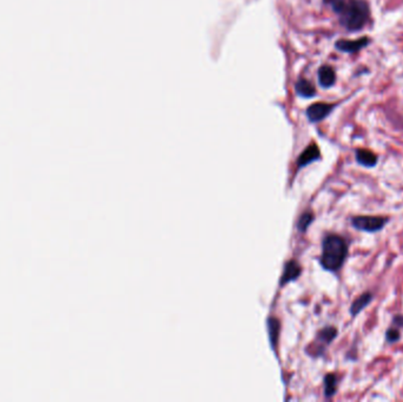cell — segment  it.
<instances>
[{
	"label": "cell",
	"mask_w": 403,
	"mask_h": 402,
	"mask_svg": "<svg viewBox=\"0 0 403 402\" xmlns=\"http://www.w3.org/2000/svg\"><path fill=\"white\" fill-rule=\"evenodd\" d=\"M338 390V376L335 374H328L324 378V394L326 398L335 395Z\"/></svg>",
	"instance_id": "obj_12"
},
{
	"label": "cell",
	"mask_w": 403,
	"mask_h": 402,
	"mask_svg": "<svg viewBox=\"0 0 403 402\" xmlns=\"http://www.w3.org/2000/svg\"><path fill=\"white\" fill-rule=\"evenodd\" d=\"M386 338H387L388 344H395V342H398L400 338H401V334H400L398 328L392 326V328H389L387 332H386Z\"/></svg>",
	"instance_id": "obj_16"
},
{
	"label": "cell",
	"mask_w": 403,
	"mask_h": 402,
	"mask_svg": "<svg viewBox=\"0 0 403 402\" xmlns=\"http://www.w3.org/2000/svg\"><path fill=\"white\" fill-rule=\"evenodd\" d=\"M268 324H269V334H270V340H272V347H276V342L278 340V332H280V322L276 318H269L268 321Z\"/></svg>",
	"instance_id": "obj_14"
},
{
	"label": "cell",
	"mask_w": 403,
	"mask_h": 402,
	"mask_svg": "<svg viewBox=\"0 0 403 402\" xmlns=\"http://www.w3.org/2000/svg\"><path fill=\"white\" fill-rule=\"evenodd\" d=\"M372 298H374V295H372L370 292H363L362 295H360L358 298L352 302V307H350V314H352V316L358 315L363 309L366 308V306L370 304Z\"/></svg>",
	"instance_id": "obj_11"
},
{
	"label": "cell",
	"mask_w": 403,
	"mask_h": 402,
	"mask_svg": "<svg viewBox=\"0 0 403 402\" xmlns=\"http://www.w3.org/2000/svg\"><path fill=\"white\" fill-rule=\"evenodd\" d=\"M388 218L383 216H354L352 217V224L355 229L366 232H378L384 228Z\"/></svg>",
	"instance_id": "obj_3"
},
{
	"label": "cell",
	"mask_w": 403,
	"mask_h": 402,
	"mask_svg": "<svg viewBox=\"0 0 403 402\" xmlns=\"http://www.w3.org/2000/svg\"><path fill=\"white\" fill-rule=\"evenodd\" d=\"M295 91L300 97L306 98V100H310V98H314L316 96V88L314 86V84L304 78H300L296 82Z\"/></svg>",
	"instance_id": "obj_10"
},
{
	"label": "cell",
	"mask_w": 403,
	"mask_h": 402,
	"mask_svg": "<svg viewBox=\"0 0 403 402\" xmlns=\"http://www.w3.org/2000/svg\"><path fill=\"white\" fill-rule=\"evenodd\" d=\"M332 2V0H323V2H324V4H330Z\"/></svg>",
	"instance_id": "obj_18"
},
{
	"label": "cell",
	"mask_w": 403,
	"mask_h": 402,
	"mask_svg": "<svg viewBox=\"0 0 403 402\" xmlns=\"http://www.w3.org/2000/svg\"><path fill=\"white\" fill-rule=\"evenodd\" d=\"M336 336H338V329L335 327H326L318 332V338L324 344H332L336 338Z\"/></svg>",
	"instance_id": "obj_13"
},
{
	"label": "cell",
	"mask_w": 403,
	"mask_h": 402,
	"mask_svg": "<svg viewBox=\"0 0 403 402\" xmlns=\"http://www.w3.org/2000/svg\"><path fill=\"white\" fill-rule=\"evenodd\" d=\"M317 80L322 88H330L336 84V72L330 65H322L317 70Z\"/></svg>",
	"instance_id": "obj_6"
},
{
	"label": "cell",
	"mask_w": 403,
	"mask_h": 402,
	"mask_svg": "<svg viewBox=\"0 0 403 402\" xmlns=\"http://www.w3.org/2000/svg\"><path fill=\"white\" fill-rule=\"evenodd\" d=\"M329 5L338 16L340 25L350 34L364 30L372 20L368 0H332Z\"/></svg>",
	"instance_id": "obj_1"
},
{
	"label": "cell",
	"mask_w": 403,
	"mask_h": 402,
	"mask_svg": "<svg viewBox=\"0 0 403 402\" xmlns=\"http://www.w3.org/2000/svg\"><path fill=\"white\" fill-rule=\"evenodd\" d=\"M355 157L356 162L366 168H374L378 162V154L368 149H358L355 151Z\"/></svg>",
	"instance_id": "obj_8"
},
{
	"label": "cell",
	"mask_w": 403,
	"mask_h": 402,
	"mask_svg": "<svg viewBox=\"0 0 403 402\" xmlns=\"http://www.w3.org/2000/svg\"><path fill=\"white\" fill-rule=\"evenodd\" d=\"M300 272H302V268H300L298 263L296 261H289L288 263H286V266H284V272L282 278H280L282 280L280 283H282V284H286V283L295 281V280L300 278Z\"/></svg>",
	"instance_id": "obj_9"
},
{
	"label": "cell",
	"mask_w": 403,
	"mask_h": 402,
	"mask_svg": "<svg viewBox=\"0 0 403 402\" xmlns=\"http://www.w3.org/2000/svg\"><path fill=\"white\" fill-rule=\"evenodd\" d=\"M338 104L336 103H323V102L314 103L306 108V118H308L310 123H320V122L324 120L338 108Z\"/></svg>",
	"instance_id": "obj_5"
},
{
	"label": "cell",
	"mask_w": 403,
	"mask_h": 402,
	"mask_svg": "<svg viewBox=\"0 0 403 402\" xmlns=\"http://www.w3.org/2000/svg\"><path fill=\"white\" fill-rule=\"evenodd\" d=\"M392 326L396 328H403V315H395L392 318Z\"/></svg>",
	"instance_id": "obj_17"
},
{
	"label": "cell",
	"mask_w": 403,
	"mask_h": 402,
	"mask_svg": "<svg viewBox=\"0 0 403 402\" xmlns=\"http://www.w3.org/2000/svg\"><path fill=\"white\" fill-rule=\"evenodd\" d=\"M314 218H315V217H314L312 212H306L303 214V215L300 216V220H298V229L300 230V232H304L306 230L309 228V226L312 224Z\"/></svg>",
	"instance_id": "obj_15"
},
{
	"label": "cell",
	"mask_w": 403,
	"mask_h": 402,
	"mask_svg": "<svg viewBox=\"0 0 403 402\" xmlns=\"http://www.w3.org/2000/svg\"><path fill=\"white\" fill-rule=\"evenodd\" d=\"M320 158H321V151H320L318 146L315 143H312L300 154L298 160H297V166L300 169V168H304L308 164L315 162V160H318Z\"/></svg>",
	"instance_id": "obj_7"
},
{
	"label": "cell",
	"mask_w": 403,
	"mask_h": 402,
	"mask_svg": "<svg viewBox=\"0 0 403 402\" xmlns=\"http://www.w3.org/2000/svg\"><path fill=\"white\" fill-rule=\"evenodd\" d=\"M348 256V244L342 236L326 235L322 243L321 264L328 272H338L344 264Z\"/></svg>",
	"instance_id": "obj_2"
},
{
	"label": "cell",
	"mask_w": 403,
	"mask_h": 402,
	"mask_svg": "<svg viewBox=\"0 0 403 402\" xmlns=\"http://www.w3.org/2000/svg\"><path fill=\"white\" fill-rule=\"evenodd\" d=\"M372 44V38L368 36H363L361 38L358 39H338L335 42V48L342 54H355L361 52L363 48Z\"/></svg>",
	"instance_id": "obj_4"
}]
</instances>
